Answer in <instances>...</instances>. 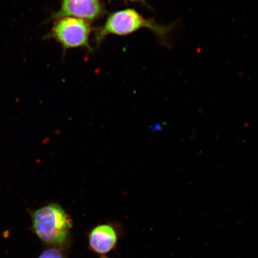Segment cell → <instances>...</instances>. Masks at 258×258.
Here are the masks:
<instances>
[{
	"instance_id": "6da1fadb",
	"label": "cell",
	"mask_w": 258,
	"mask_h": 258,
	"mask_svg": "<svg viewBox=\"0 0 258 258\" xmlns=\"http://www.w3.org/2000/svg\"><path fill=\"white\" fill-rule=\"evenodd\" d=\"M177 25V21L160 24L154 19L144 18L134 9H125L112 13L104 24L95 28V43L99 47L108 35L125 36L145 28L153 32L163 46L170 47L171 34Z\"/></svg>"
},
{
	"instance_id": "7a4b0ae2",
	"label": "cell",
	"mask_w": 258,
	"mask_h": 258,
	"mask_svg": "<svg viewBox=\"0 0 258 258\" xmlns=\"http://www.w3.org/2000/svg\"><path fill=\"white\" fill-rule=\"evenodd\" d=\"M31 217L32 230L44 243L63 248L69 243L73 221L62 206L51 203L37 209Z\"/></svg>"
},
{
	"instance_id": "3957f363",
	"label": "cell",
	"mask_w": 258,
	"mask_h": 258,
	"mask_svg": "<svg viewBox=\"0 0 258 258\" xmlns=\"http://www.w3.org/2000/svg\"><path fill=\"white\" fill-rule=\"evenodd\" d=\"M95 28L90 22L73 17H64L54 20L52 28L44 37V39H53L66 51L82 48L89 53H93L90 46V37Z\"/></svg>"
},
{
	"instance_id": "277c9868",
	"label": "cell",
	"mask_w": 258,
	"mask_h": 258,
	"mask_svg": "<svg viewBox=\"0 0 258 258\" xmlns=\"http://www.w3.org/2000/svg\"><path fill=\"white\" fill-rule=\"evenodd\" d=\"M106 10L102 0H61L59 11L51 14L48 21L73 17L90 22L104 17Z\"/></svg>"
},
{
	"instance_id": "5b68a950",
	"label": "cell",
	"mask_w": 258,
	"mask_h": 258,
	"mask_svg": "<svg viewBox=\"0 0 258 258\" xmlns=\"http://www.w3.org/2000/svg\"><path fill=\"white\" fill-rule=\"evenodd\" d=\"M118 239L117 231L111 225H99L90 232L89 246L96 253L105 254L114 249Z\"/></svg>"
},
{
	"instance_id": "8992f818",
	"label": "cell",
	"mask_w": 258,
	"mask_h": 258,
	"mask_svg": "<svg viewBox=\"0 0 258 258\" xmlns=\"http://www.w3.org/2000/svg\"><path fill=\"white\" fill-rule=\"evenodd\" d=\"M37 258H66L62 248L50 246L44 250Z\"/></svg>"
},
{
	"instance_id": "52a82bcc",
	"label": "cell",
	"mask_w": 258,
	"mask_h": 258,
	"mask_svg": "<svg viewBox=\"0 0 258 258\" xmlns=\"http://www.w3.org/2000/svg\"><path fill=\"white\" fill-rule=\"evenodd\" d=\"M121 1H123L125 2H132V3H141V4L144 5L145 6V7H147L148 9H152L150 7V6L147 3V0H121Z\"/></svg>"
},
{
	"instance_id": "ba28073f",
	"label": "cell",
	"mask_w": 258,
	"mask_h": 258,
	"mask_svg": "<svg viewBox=\"0 0 258 258\" xmlns=\"http://www.w3.org/2000/svg\"><path fill=\"white\" fill-rule=\"evenodd\" d=\"M100 258H109V257H100Z\"/></svg>"
}]
</instances>
